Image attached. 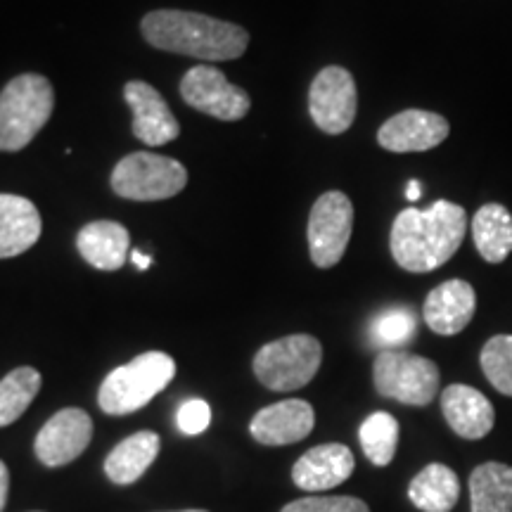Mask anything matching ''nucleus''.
Listing matches in <instances>:
<instances>
[{
  "instance_id": "nucleus-1",
  "label": "nucleus",
  "mask_w": 512,
  "mask_h": 512,
  "mask_svg": "<svg viewBox=\"0 0 512 512\" xmlns=\"http://www.w3.org/2000/svg\"><path fill=\"white\" fill-rule=\"evenodd\" d=\"M467 233V211L448 200L430 209H403L394 219L389 249L394 261L408 273L437 271L458 252Z\"/></svg>"
},
{
  "instance_id": "nucleus-2",
  "label": "nucleus",
  "mask_w": 512,
  "mask_h": 512,
  "mask_svg": "<svg viewBox=\"0 0 512 512\" xmlns=\"http://www.w3.org/2000/svg\"><path fill=\"white\" fill-rule=\"evenodd\" d=\"M140 34L152 48L202 62L238 60L249 46V34L240 24L190 10L147 12L140 22Z\"/></svg>"
},
{
  "instance_id": "nucleus-3",
  "label": "nucleus",
  "mask_w": 512,
  "mask_h": 512,
  "mask_svg": "<svg viewBox=\"0 0 512 512\" xmlns=\"http://www.w3.org/2000/svg\"><path fill=\"white\" fill-rule=\"evenodd\" d=\"M55 110V88L41 74H19L0 91V152L31 145Z\"/></svg>"
},
{
  "instance_id": "nucleus-4",
  "label": "nucleus",
  "mask_w": 512,
  "mask_h": 512,
  "mask_svg": "<svg viewBox=\"0 0 512 512\" xmlns=\"http://www.w3.org/2000/svg\"><path fill=\"white\" fill-rule=\"evenodd\" d=\"M176 375V361L164 351H147L114 368L100 384L98 403L107 415H128L145 408Z\"/></svg>"
},
{
  "instance_id": "nucleus-5",
  "label": "nucleus",
  "mask_w": 512,
  "mask_h": 512,
  "mask_svg": "<svg viewBox=\"0 0 512 512\" xmlns=\"http://www.w3.org/2000/svg\"><path fill=\"white\" fill-rule=\"evenodd\" d=\"M323 347L311 335H290L256 351L254 375L271 392H297L316 377Z\"/></svg>"
},
{
  "instance_id": "nucleus-6",
  "label": "nucleus",
  "mask_w": 512,
  "mask_h": 512,
  "mask_svg": "<svg viewBox=\"0 0 512 512\" xmlns=\"http://www.w3.org/2000/svg\"><path fill=\"white\" fill-rule=\"evenodd\" d=\"M114 195L131 202H159L176 197L188 185V171L176 159L155 152H133L114 166Z\"/></svg>"
},
{
  "instance_id": "nucleus-7",
  "label": "nucleus",
  "mask_w": 512,
  "mask_h": 512,
  "mask_svg": "<svg viewBox=\"0 0 512 512\" xmlns=\"http://www.w3.org/2000/svg\"><path fill=\"white\" fill-rule=\"evenodd\" d=\"M373 382L384 399L427 406L439 394V368L430 358L408 351H380L373 366Z\"/></svg>"
},
{
  "instance_id": "nucleus-8",
  "label": "nucleus",
  "mask_w": 512,
  "mask_h": 512,
  "mask_svg": "<svg viewBox=\"0 0 512 512\" xmlns=\"http://www.w3.org/2000/svg\"><path fill=\"white\" fill-rule=\"evenodd\" d=\"M354 230V204L344 192L320 195L309 216V254L318 268H332L342 261Z\"/></svg>"
},
{
  "instance_id": "nucleus-9",
  "label": "nucleus",
  "mask_w": 512,
  "mask_h": 512,
  "mask_svg": "<svg viewBox=\"0 0 512 512\" xmlns=\"http://www.w3.org/2000/svg\"><path fill=\"white\" fill-rule=\"evenodd\" d=\"M181 98L192 110L221 121H240L247 117L252 98L240 86H233L221 69L209 64L192 67L181 81Z\"/></svg>"
},
{
  "instance_id": "nucleus-10",
  "label": "nucleus",
  "mask_w": 512,
  "mask_h": 512,
  "mask_svg": "<svg viewBox=\"0 0 512 512\" xmlns=\"http://www.w3.org/2000/svg\"><path fill=\"white\" fill-rule=\"evenodd\" d=\"M356 81L344 67L320 69L309 88V114L320 131L339 136L349 131L356 119Z\"/></svg>"
},
{
  "instance_id": "nucleus-11",
  "label": "nucleus",
  "mask_w": 512,
  "mask_h": 512,
  "mask_svg": "<svg viewBox=\"0 0 512 512\" xmlns=\"http://www.w3.org/2000/svg\"><path fill=\"white\" fill-rule=\"evenodd\" d=\"M93 439V420L81 408H62L36 434L34 453L46 467L69 465Z\"/></svg>"
},
{
  "instance_id": "nucleus-12",
  "label": "nucleus",
  "mask_w": 512,
  "mask_h": 512,
  "mask_svg": "<svg viewBox=\"0 0 512 512\" xmlns=\"http://www.w3.org/2000/svg\"><path fill=\"white\" fill-rule=\"evenodd\" d=\"M124 100L133 110L131 131L140 143L159 147L181 136V124L155 86L145 81H128Z\"/></svg>"
},
{
  "instance_id": "nucleus-13",
  "label": "nucleus",
  "mask_w": 512,
  "mask_h": 512,
  "mask_svg": "<svg viewBox=\"0 0 512 512\" xmlns=\"http://www.w3.org/2000/svg\"><path fill=\"white\" fill-rule=\"evenodd\" d=\"M448 121L437 112L406 110L387 119L377 131V143L389 152H427L448 138Z\"/></svg>"
},
{
  "instance_id": "nucleus-14",
  "label": "nucleus",
  "mask_w": 512,
  "mask_h": 512,
  "mask_svg": "<svg viewBox=\"0 0 512 512\" xmlns=\"http://www.w3.org/2000/svg\"><path fill=\"white\" fill-rule=\"evenodd\" d=\"M316 425V413L309 401L287 399L261 408L252 418L249 432L264 446H287L306 439Z\"/></svg>"
},
{
  "instance_id": "nucleus-15",
  "label": "nucleus",
  "mask_w": 512,
  "mask_h": 512,
  "mask_svg": "<svg viewBox=\"0 0 512 512\" xmlns=\"http://www.w3.org/2000/svg\"><path fill=\"white\" fill-rule=\"evenodd\" d=\"M477 311L475 287L465 280H446L427 294L422 316L432 332L441 337H453L470 325Z\"/></svg>"
},
{
  "instance_id": "nucleus-16",
  "label": "nucleus",
  "mask_w": 512,
  "mask_h": 512,
  "mask_svg": "<svg viewBox=\"0 0 512 512\" xmlns=\"http://www.w3.org/2000/svg\"><path fill=\"white\" fill-rule=\"evenodd\" d=\"M441 411L448 427L463 439H484L494 430V406L482 392L467 384H451L441 392Z\"/></svg>"
},
{
  "instance_id": "nucleus-17",
  "label": "nucleus",
  "mask_w": 512,
  "mask_h": 512,
  "mask_svg": "<svg viewBox=\"0 0 512 512\" xmlns=\"http://www.w3.org/2000/svg\"><path fill=\"white\" fill-rule=\"evenodd\" d=\"M354 467L356 460L349 446L323 444L306 451L294 463L292 479L304 491H328L347 482Z\"/></svg>"
},
{
  "instance_id": "nucleus-18",
  "label": "nucleus",
  "mask_w": 512,
  "mask_h": 512,
  "mask_svg": "<svg viewBox=\"0 0 512 512\" xmlns=\"http://www.w3.org/2000/svg\"><path fill=\"white\" fill-rule=\"evenodd\" d=\"M76 249L98 271H119L131 256V235L117 221H93L79 230Z\"/></svg>"
},
{
  "instance_id": "nucleus-19",
  "label": "nucleus",
  "mask_w": 512,
  "mask_h": 512,
  "mask_svg": "<svg viewBox=\"0 0 512 512\" xmlns=\"http://www.w3.org/2000/svg\"><path fill=\"white\" fill-rule=\"evenodd\" d=\"M41 230L43 221L34 202L0 192V259L27 252L41 238Z\"/></svg>"
},
{
  "instance_id": "nucleus-20",
  "label": "nucleus",
  "mask_w": 512,
  "mask_h": 512,
  "mask_svg": "<svg viewBox=\"0 0 512 512\" xmlns=\"http://www.w3.org/2000/svg\"><path fill=\"white\" fill-rule=\"evenodd\" d=\"M159 446H162L159 434L150 430L131 434V437L114 446L105 460V472L110 482L119 486L138 482L147 472V467L155 463Z\"/></svg>"
},
{
  "instance_id": "nucleus-21",
  "label": "nucleus",
  "mask_w": 512,
  "mask_h": 512,
  "mask_svg": "<svg viewBox=\"0 0 512 512\" xmlns=\"http://www.w3.org/2000/svg\"><path fill=\"white\" fill-rule=\"evenodd\" d=\"M472 238L486 264H501L512 252V214L498 202L484 204L472 216Z\"/></svg>"
},
{
  "instance_id": "nucleus-22",
  "label": "nucleus",
  "mask_w": 512,
  "mask_h": 512,
  "mask_svg": "<svg viewBox=\"0 0 512 512\" xmlns=\"http://www.w3.org/2000/svg\"><path fill=\"white\" fill-rule=\"evenodd\" d=\"M408 498L422 512H451L460 498V482L451 467L432 463L408 486Z\"/></svg>"
},
{
  "instance_id": "nucleus-23",
  "label": "nucleus",
  "mask_w": 512,
  "mask_h": 512,
  "mask_svg": "<svg viewBox=\"0 0 512 512\" xmlns=\"http://www.w3.org/2000/svg\"><path fill=\"white\" fill-rule=\"evenodd\" d=\"M472 512H512V467L484 463L470 475Z\"/></svg>"
},
{
  "instance_id": "nucleus-24",
  "label": "nucleus",
  "mask_w": 512,
  "mask_h": 512,
  "mask_svg": "<svg viewBox=\"0 0 512 512\" xmlns=\"http://www.w3.org/2000/svg\"><path fill=\"white\" fill-rule=\"evenodd\" d=\"M41 392V373L36 368H15L0 380V427L22 418L24 411Z\"/></svg>"
},
{
  "instance_id": "nucleus-25",
  "label": "nucleus",
  "mask_w": 512,
  "mask_h": 512,
  "mask_svg": "<svg viewBox=\"0 0 512 512\" xmlns=\"http://www.w3.org/2000/svg\"><path fill=\"white\" fill-rule=\"evenodd\" d=\"M363 453L370 463L377 467H387L396 456V446H399V422L394 415L377 411L363 420L361 430H358Z\"/></svg>"
},
{
  "instance_id": "nucleus-26",
  "label": "nucleus",
  "mask_w": 512,
  "mask_h": 512,
  "mask_svg": "<svg viewBox=\"0 0 512 512\" xmlns=\"http://www.w3.org/2000/svg\"><path fill=\"white\" fill-rule=\"evenodd\" d=\"M418 332V318L406 306H394V309L382 311L370 325V339L375 347L382 351H394L408 344Z\"/></svg>"
},
{
  "instance_id": "nucleus-27",
  "label": "nucleus",
  "mask_w": 512,
  "mask_h": 512,
  "mask_svg": "<svg viewBox=\"0 0 512 512\" xmlns=\"http://www.w3.org/2000/svg\"><path fill=\"white\" fill-rule=\"evenodd\" d=\"M479 363L494 389L512 396V335H496L484 344Z\"/></svg>"
},
{
  "instance_id": "nucleus-28",
  "label": "nucleus",
  "mask_w": 512,
  "mask_h": 512,
  "mask_svg": "<svg viewBox=\"0 0 512 512\" xmlns=\"http://www.w3.org/2000/svg\"><path fill=\"white\" fill-rule=\"evenodd\" d=\"M280 512H370V508L354 496H306L287 503Z\"/></svg>"
},
{
  "instance_id": "nucleus-29",
  "label": "nucleus",
  "mask_w": 512,
  "mask_h": 512,
  "mask_svg": "<svg viewBox=\"0 0 512 512\" xmlns=\"http://www.w3.org/2000/svg\"><path fill=\"white\" fill-rule=\"evenodd\" d=\"M176 422H178V430H181L183 434H188V437H197V434H202L204 430H207L209 422H211L209 403L202 399L185 401L183 406L178 408Z\"/></svg>"
},
{
  "instance_id": "nucleus-30",
  "label": "nucleus",
  "mask_w": 512,
  "mask_h": 512,
  "mask_svg": "<svg viewBox=\"0 0 512 512\" xmlns=\"http://www.w3.org/2000/svg\"><path fill=\"white\" fill-rule=\"evenodd\" d=\"M8 491H10V472L3 460H0V512L5 510V503H8Z\"/></svg>"
},
{
  "instance_id": "nucleus-31",
  "label": "nucleus",
  "mask_w": 512,
  "mask_h": 512,
  "mask_svg": "<svg viewBox=\"0 0 512 512\" xmlns=\"http://www.w3.org/2000/svg\"><path fill=\"white\" fill-rule=\"evenodd\" d=\"M131 261L136 264L138 271H145V268L152 266V256H143L138 249H131Z\"/></svg>"
},
{
  "instance_id": "nucleus-32",
  "label": "nucleus",
  "mask_w": 512,
  "mask_h": 512,
  "mask_svg": "<svg viewBox=\"0 0 512 512\" xmlns=\"http://www.w3.org/2000/svg\"><path fill=\"white\" fill-rule=\"evenodd\" d=\"M420 195H422V190H420V183L418 181H411L408 183V188H406V197L411 202H418L420 200Z\"/></svg>"
},
{
  "instance_id": "nucleus-33",
  "label": "nucleus",
  "mask_w": 512,
  "mask_h": 512,
  "mask_svg": "<svg viewBox=\"0 0 512 512\" xmlns=\"http://www.w3.org/2000/svg\"><path fill=\"white\" fill-rule=\"evenodd\" d=\"M178 512H207V510H178Z\"/></svg>"
}]
</instances>
